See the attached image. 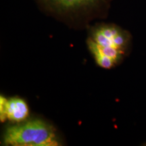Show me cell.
<instances>
[{"instance_id": "1", "label": "cell", "mask_w": 146, "mask_h": 146, "mask_svg": "<svg viewBox=\"0 0 146 146\" xmlns=\"http://www.w3.org/2000/svg\"><path fill=\"white\" fill-rule=\"evenodd\" d=\"M87 43L98 66L109 69L123 59L129 45V36L115 25H103L93 31Z\"/></svg>"}, {"instance_id": "2", "label": "cell", "mask_w": 146, "mask_h": 146, "mask_svg": "<svg viewBox=\"0 0 146 146\" xmlns=\"http://www.w3.org/2000/svg\"><path fill=\"white\" fill-rule=\"evenodd\" d=\"M3 143L14 146H56L59 145L54 129L39 119L19 123L8 127Z\"/></svg>"}, {"instance_id": "3", "label": "cell", "mask_w": 146, "mask_h": 146, "mask_svg": "<svg viewBox=\"0 0 146 146\" xmlns=\"http://www.w3.org/2000/svg\"><path fill=\"white\" fill-rule=\"evenodd\" d=\"M0 111L1 121L8 119L17 123L25 121L29 114L28 105L25 100L21 98L7 100L1 96Z\"/></svg>"}, {"instance_id": "4", "label": "cell", "mask_w": 146, "mask_h": 146, "mask_svg": "<svg viewBox=\"0 0 146 146\" xmlns=\"http://www.w3.org/2000/svg\"><path fill=\"white\" fill-rule=\"evenodd\" d=\"M47 5L61 12L74 11L94 6L100 0H43Z\"/></svg>"}]
</instances>
